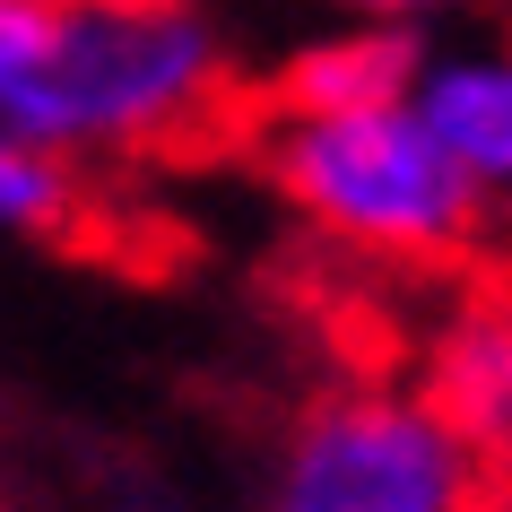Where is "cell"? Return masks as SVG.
<instances>
[{
	"label": "cell",
	"instance_id": "6",
	"mask_svg": "<svg viewBox=\"0 0 512 512\" xmlns=\"http://www.w3.org/2000/svg\"><path fill=\"white\" fill-rule=\"evenodd\" d=\"M426 400L469 434V452H512V304H469L434 348Z\"/></svg>",
	"mask_w": 512,
	"mask_h": 512
},
{
	"label": "cell",
	"instance_id": "8",
	"mask_svg": "<svg viewBox=\"0 0 512 512\" xmlns=\"http://www.w3.org/2000/svg\"><path fill=\"white\" fill-rule=\"evenodd\" d=\"M365 18H391V27H417V18H452V9H469V0H356Z\"/></svg>",
	"mask_w": 512,
	"mask_h": 512
},
{
	"label": "cell",
	"instance_id": "4",
	"mask_svg": "<svg viewBox=\"0 0 512 512\" xmlns=\"http://www.w3.org/2000/svg\"><path fill=\"white\" fill-rule=\"evenodd\" d=\"M408 113L434 131V148L460 165V183L486 200V217L512 209V44L426 53Z\"/></svg>",
	"mask_w": 512,
	"mask_h": 512
},
{
	"label": "cell",
	"instance_id": "1",
	"mask_svg": "<svg viewBox=\"0 0 512 512\" xmlns=\"http://www.w3.org/2000/svg\"><path fill=\"white\" fill-rule=\"evenodd\" d=\"M235 113V61L200 0H44L27 61L0 79V131L61 165L200 148Z\"/></svg>",
	"mask_w": 512,
	"mask_h": 512
},
{
	"label": "cell",
	"instance_id": "5",
	"mask_svg": "<svg viewBox=\"0 0 512 512\" xmlns=\"http://www.w3.org/2000/svg\"><path fill=\"white\" fill-rule=\"evenodd\" d=\"M417 27H391V18H356V27H330L313 44L270 70L261 87V105L278 122H322V113H374V105H408V87H417Z\"/></svg>",
	"mask_w": 512,
	"mask_h": 512
},
{
	"label": "cell",
	"instance_id": "7",
	"mask_svg": "<svg viewBox=\"0 0 512 512\" xmlns=\"http://www.w3.org/2000/svg\"><path fill=\"white\" fill-rule=\"evenodd\" d=\"M0 235H27V243L87 235V174L0 131Z\"/></svg>",
	"mask_w": 512,
	"mask_h": 512
},
{
	"label": "cell",
	"instance_id": "3",
	"mask_svg": "<svg viewBox=\"0 0 512 512\" xmlns=\"http://www.w3.org/2000/svg\"><path fill=\"white\" fill-rule=\"evenodd\" d=\"M486 460L400 382H348L296 417L261 512H478Z\"/></svg>",
	"mask_w": 512,
	"mask_h": 512
},
{
	"label": "cell",
	"instance_id": "2",
	"mask_svg": "<svg viewBox=\"0 0 512 512\" xmlns=\"http://www.w3.org/2000/svg\"><path fill=\"white\" fill-rule=\"evenodd\" d=\"M261 165L304 226L391 270H443L460 252H478L486 235V200L460 183V165L434 148V131L408 105L322 113V122L270 113Z\"/></svg>",
	"mask_w": 512,
	"mask_h": 512
}]
</instances>
